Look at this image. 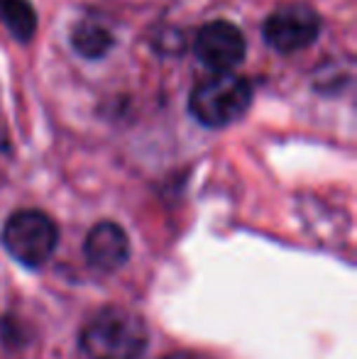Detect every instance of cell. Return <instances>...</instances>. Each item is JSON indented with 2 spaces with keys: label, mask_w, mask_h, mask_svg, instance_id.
Wrapping results in <instances>:
<instances>
[{
  "label": "cell",
  "mask_w": 357,
  "mask_h": 359,
  "mask_svg": "<svg viewBox=\"0 0 357 359\" xmlns=\"http://www.w3.org/2000/svg\"><path fill=\"white\" fill-rule=\"evenodd\" d=\"M147 342L144 320L120 306L98 311L81 330V350L88 359H140Z\"/></svg>",
  "instance_id": "1"
},
{
  "label": "cell",
  "mask_w": 357,
  "mask_h": 359,
  "mask_svg": "<svg viewBox=\"0 0 357 359\" xmlns=\"http://www.w3.org/2000/svg\"><path fill=\"white\" fill-rule=\"evenodd\" d=\"M252 103V86L240 74H210L194 86L189 110L206 128H225L240 120Z\"/></svg>",
  "instance_id": "2"
},
{
  "label": "cell",
  "mask_w": 357,
  "mask_h": 359,
  "mask_svg": "<svg viewBox=\"0 0 357 359\" xmlns=\"http://www.w3.org/2000/svg\"><path fill=\"white\" fill-rule=\"evenodd\" d=\"M0 240L15 262L37 269L57 250L59 227L42 210H18L8 217Z\"/></svg>",
  "instance_id": "3"
},
{
  "label": "cell",
  "mask_w": 357,
  "mask_h": 359,
  "mask_svg": "<svg viewBox=\"0 0 357 359\" xmlns=\"http://www.w3.org/2000/svg\"><path fill=\"white\" fill-rule=\"evenodd\" d=\"M321 34V15L306 3H286L264 22V39L274 52L294 54L311 47Z\"/></svg>",
  "instance_id": "4"
},
{
  "label": "cell",
  "mask_w": 357,
  "mask_h": 359,
  "mask_svg": "<svg viewBox=\"0 0 357 359\" xmlns=\"http://www.w3.org/2000/svg\"><path fill=\"white\" fill-rule=\"evenodd\" d=\"M245 34L228 20H215L196 34V57L213 74H228L245 59Z\"/></svg>",
  "instance_id": "5"
},
{
  "label": "cell",
  "mask_w": 357,
  "mask_h": 359,
  "mask_svg": "<svg viewBox=\"0 0 357 359\" xmlns=\"http://www.w3.org/2000/svg\"><path fill=\"white\" fill-rule=\"evenodd\" d=\"M86 262L98 271H115L128 262L130 240L125 230L115 222H98L90 227L83 242Z\"/></svg>",
  "instance_id": "6"
},
{
  "label": "cell",
  "mask_w": 357,
  "mask_h": 359,
  "mask_svg": "<svg viewBox=\"0 0 357 359\" xmlns=\"http://www.w3.org/2000/svg\"><path fill=\"white\" fill-rule=\"evenodd\" d=\"M72 44L81 57L98 59L113 47V34L103 27V25L93 22V20H83L74 27Z\"/></svg>",
  "instance_id": "7"
},
{
  "label": "cell",
  "mask_w": 357,
  "mask_h": 359,
  "mask_svg": "<svg viewBox=\"0 0 357 359\" xmlns=\"http://www.w3.org/2000/svg\"><path fill=\"white\" fill-rule=\"evenodd\" d=\"M0 20L13 32V37L22 42L32 39L37 29V15L29 0H0Z\"/></svg>",
  "instance_id": "8"
},
{
  "label": "cell",
  "mask_w": 357,
  "mask_h": 359,
  "mask_svg": "<svg viewBox=\"0 0 357 359\" xmlns=\"http://www.w3.org/2000/svg\"><path fill=\"white\" fill-rule=\"evenodd\" d=\"M167 359H210V357L194 355V352H174V355H169Z\"/></svg>",
  "instance_id": "9"
}]
</instances>
